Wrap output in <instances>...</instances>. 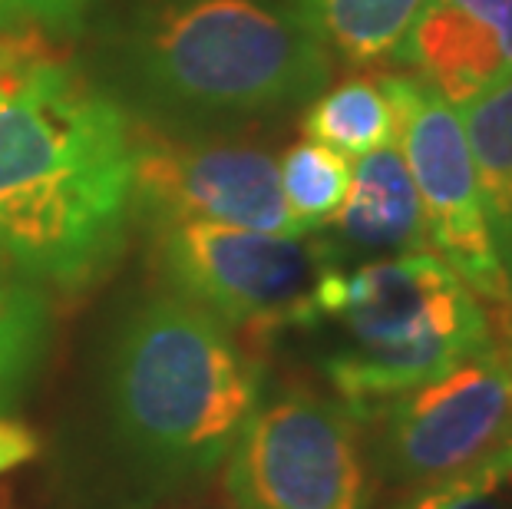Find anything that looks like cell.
<instances>
[{
    "label": "cell",
    "instance_id": "cell-1",
    "mask_svg": "<svg viewBox=\"0 0 512 509\" xmlns=\"http://www.w3.org/2000/svg\"><path fill=\"white\" fill-rule=\"evenodd\" d=\"M126 113L57 60L0 100V265L86 285L113 262L133 209Z\"/></svg>",
    "mask_w": 512,
    "mask_h": 509
},
{
    "label": "cell",
    "instance_id": "cell-2",
    "mask_svg": "<svg viewBox=\"0 0 512 509\" xmlns=\"http://www.w3.org/2000/svg\"><path fill=\"white\" fill-rule=\"evenodd\" d=\"M261 404V364L225 324L182 295H156L126 318L106 377L119 476L159 500L209 476Z\"/></svg>",
    "mask_w": 512,
    "mask_h": 509
},
{
    "label": "cell",
    "instance_id": "cell-3",
    "mask_svg": "<svg viewBox=\"0 0 512 509\" xmlns=\"http://www.w3.org/2000/svg\"><path fill=\"white\" fill-rule=\"evenodd\" d=\"M331 328L321 371L367 420L387 400L446 374L493 341V318L437 252L331 265L304 331Z\"/></svg>",
    "mask_w": 512,
    "mask_h": 509
},
{
    "label": "cell",
    "instance_id": "cell-4",
    "mask_svg": "<svg viewBox=\"0 0 512 509\" xmlns=\"http://www.w3.org/2000/svg\"><path fill=\"white\" fill-rule=\"evenodd\" d=\"M133 63L159 100L195 113H268L314 100L328 47L271 0H136Z\"/></svg>",
    "mask_w": 512,
    "mask_h": 509
},
{
    "label": "cell",
    "instance_id": "cell-5",
    "mask_svg": "<svg viewBox=\"0 0 512 509\" xmlns=\"http://www.w3.org/2000/svg\"><path fill=\"white\" fill-rule=\"evenodd\" d=\"M361 424H377L370 467L397 493L512 463V308L486 348Z\"/></svg>",
    "mask_w": 512,
    "mask_h": 509
},
{
    "label": "cell",
    "instance_id": "cell-6",
    "mask_svg": "<svg viewBox=\"0 0 512 509\" xmlns=\"http://www.w3.org/2000/svg\"><path fill=\"white\" fill-rule=\"evenodd\" d=\"M159 265L182 298L252 338L304 331L314 288L344 265L331 238L271 235L219 222L159 225Z\"/></svg>",
    "mask_w": 512,
    "mask_h": 509
},
{
    "label": "cell",
    "instance_id": "cell-7",
    "mask_svg": "<svg viewBox=\"0 0 512 509\" xmlns=\"http://www.w3.org/2000/svg\"><path fill=\"white\" fill-rule=\"evenodd\" d=\"M222 463L232 509H374L364 424L344 400L288 391L258 404Z\"/></svg>",
    "mask_w": 512,
    "mask_h": 509
},
{
    "label": "cell",
    "instance_id": "cell-8",
    "mask_svg": "<svg viewBox=\"0 0 512 509\" xmlns=\"http://www.w3.org/2000/svg\"><path fill=\"white\" fill-rule=\"evenodd\" d=\"M380 86L394 103L400 153L420 196L430 245L473 295L489 298L496 308H512L460 116L423 80L380 77Z\"/></svg>",
    "mask_w": 512,
    "mask_h": 509
},
{
    "label": "cell",
    "instance_id": "cell-9",
    "mask_svg": "<svg viewBox=\"0 0 512 509\" xmlns=\"http://www.w3.org/2000/svg\"><path fill=\"white\" fill-rule=\"evenodd\" d=\"M133 205L156 225L219 222L308 235L285 202L278 162L248 146H192L133 133Z\"/></svg>",
    "mask_w": 512,
    "mask_h": 509
},
{
    "label": "cell",
    "instance_id": "cell-10",
    "mask_svg": "<svg viewBox=\"0 0 512 509\" xmlns=\"http://www.w3.org/2000/svg\"><path fill=\"white\" fill-rule=\"evenodd\" d=\"M390 57L450 106L470 103L512 77V0H423Z\"/></svg>",
    "mask_w": 512,
    "mask_h": 509
},
{
    "label": "cell",
    "instance_id": "cell-11",
    "mask_svg": "<svg viewBox=\"0 0 512 509\" xmlns=\"http://www.w3.org/2000/svg\"><path fill=\"white\" fill-rule=\"evenodd\" d=\"M334 248L347 258L357 255H407L427 248L420 196L397 143L361 156L351 172V189L334 215Z\"/></svg>",
    "mask_w": 512,
    "mask_h": 509
},
{
    "label": "cell",
    "instance_id": "cell-12",
    "mask_svg": "<svg viewBox=\"0 0 512 509\" xmlns=\"http://www.w3.org/2000/svg\"><path fill=\"white\" fill-rule=\"evenodd\" d=\"M460 123L479 176L489 238L512 295V77L463 103Z\"/></svg>",
    "mask_w": 512,
    "mask_h": 509
},
{
    "label": "cell",
    "instance_id": "cell-13",
    "mask_svg": "<svg viewBox=\"0 0 512 509\" xmlns=\"http://www.w3.org/2000/svg\"><path fill=\"white\" fill-rule=\"evenodd\" d=\"M423 0H291V10L328 50L351 63H377L394 53Z\"/></svg>",
    "mask_w": 512,
    "mask_h": 509
},
{
    "label": "cell",
    "instance_id": "cell-14",
    "mask_svg": "<svg viewBox=\"0 0 512 509\" xmlns=\"http://www.w3.org/2000/svg\"><path fill=\"white\" fill-rule=\"evenodd\" d=\"M304 139L337 149L341 156H367L397 143V113L380 80H347L331 93L314 96L304 113Z\"/></svg>",
    "mask_w": 512,
    "mask_h": 509
},
{
    "label": "cell",
    "instance_id": "cell-15",
    "mask_svg": "<svg viewBox=\"0 0 512 509\" xmlns=\"http://www.w3.org/2000/svg\"><path fill=\"white\" fill-rule=\"evenodd\" d=\"M50 344V305L30 278L0 265V414L34 381Z\"/></svg>",
    "mask_w": 512,
    "mask_h": 509
},
{
    "label": "cell",
    "instance_id": "cell-16",
    "mask_svg": "<svg viewBox=\"0 0 512 509\" xmlns=\"http://www.w3.org/2000/svg\"><path fill=\"white\" fill-rule=\"evenodd\" d=\"M351 172V159L318 139H301L285 153L278 166L281 192H285L291 215L308 235L334 222L351 189Z\"/></svg>",
    "mask_w": 512,
    "mask_h": 509
},
{
    "label": "cell",
    "instance_id": "cell-17",
    "mask_svg": "<svg viewBox=\"0 0 512 509\" xmlns=\"http://www.w3.org/2000/svg\"><path fill=\"white\" fill-rule=\"evenodd\" d=\"M394 509H512V463H496L460 480L403 493Z\"/></svg>",
    "mask_w": 512,
    "mask_h": 509
},
{
    "label": "cell",
    "instance_id": "cell-18",
    "mask_svg": "<svg viewBox=\"0 0 512 509\" xmlns=\"http://www.w3.org/2000/svg\"><path fill=\"white\" fill-rule=\"evenodd\" d=\"M47 47L34 34H10L0 37V100L14 90V86L27 77L34 63L47 60Z\"/></svg>",
    "mask_w": 512,
    "mask_h": 509
},
{
    "label": "cell",
    "instance_id": "cell-19",
    "mask_svg": "<svg viewBox=\"0 0 512 509\" xmlns=\"http://www.w3.org/2000/svg\"><path fill=\"white\" fill-rule=\"evenodd\" d=\"M93 0H17L20 14L34 17L50 30H76Z\"/></svg>",
    "mask_w": 512,
    "mask_h": 509
},
{
    "label": "cell",
    "instance_id": "cell-20",
    "mask_svg": "<svg viewBox=\"0 0 512 509\" xmlns=\"http://www.w3.org/2000/svg\"><path fill=\"white\" fill-rule=\"evenodd\" d=\"M40 450V440L34 430L14 420H0V473L20 467V463L34 460Z\"/></svg>",
    "mask_w": 512,
    "mask_h": 509
},
{
    "label": "cell",
    "instance_id": "cell-21",
    "mask_svg": "<svg viewBox=\"0 0 512 509\" xmlns=\"http://www.w3.org/2000/svg\"><path fill=\"white\" fill-rule=\"evenodd\" d=\"M20 17H24V14H20L17 0H0V34H4V30L14 27Z\"/></svg>",
    "mask_w": 512,
    "mask_h": 509
}]
</instances>
